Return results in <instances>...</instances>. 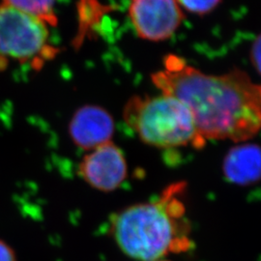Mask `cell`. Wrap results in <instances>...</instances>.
Returning a JSON list of instances; mask_svg holds the SVG:
<instances>
[{
  "mask_svg": "<svg viewBox=\"0 0 261 261\" xmlns=\"http://www.w3.org/2000/svg\"><path fill=\"white\" fill-rule=\"evenodd\" d=\"M226 180L249 186L261 180V147L254 143L237 145L228 151L223 163Z\"/></svg>",
  "mask_w": 261,
  "mask_h": 261,
  "instance_id": "cell-8",
  "label": "cell"
},
{
  "mask_svg": "<svg viewBox=\"0 0 261 261\" xmlns=\"http://www.w3.org/2000/svg\"><path fill=\"white\" fill-rule=\"evenodd\" d=\"M251 58L252 64L261 75V34L252 44Z\"/></svg>",
  "mask_w": 261,
  "mask_h": 261,
  "instance_id": "cell-11",
  "label": "cell"
},
{
  "mask_svg": "<svg viewBox=\"0 0 261 261\" xmlns=\"http://www.w3.org/2000/svg\"><path fill=\"white\" fill-rule=\"evenodd\" d=\"M180 4L188 10L196 14L203 15L214 9L221 0H178Z\"/></svg>",
  "mask_w": 261,
  "mask_h": 261,
  "instance_id": "cell-10",
  "label": "cell"
},
{
  "mask_svg": "<svg viewBox=\"0 0 261 261\" xmlns=\"http://www.w3.org/2000/svg\"><path fill=\"white\" fill-rule=\"evenodd\" d=\"M2 3L30 15L46 24L56 25V0H2Z\"/></svg>",
  "mask_w": 261,
  "mask_h": 261,
  "instance_id": "cell-9",
  "label": "cell"
},
{
  "mask_svg": "<svg viewBox=\"0 0 261 261\" xmlns=\"http://www.w3.org/2000/svg\"><path fill=\"white\" fill-rule=\"evenodd\" d=\"M113 132L112 115L103 108L94 105L79 109L69 124V134L75 145L89 151L111 142Z\"/></svg>",
  "mask_w": 261,
  "mask_h": 261,
  "instance_id": "cell-7",
  "label": "cell"
},
{
  "mask_svg": "<svg viewBox=\"0 0 261 261\" xmlns=\"http://www.w3.org/2000/svg\"><path fill=\"white\" fill-rule=\"evenodd\" d=\"M186 183L167 187L155 201L129 206L112 216L111 233L122 252L132 258L156 261L189 251L193 241L186 218Z\"/></svg>",
  "mask_w": 261,
  "mask_h": 261,
  "instance_id": "cell-2",
  "label": "cell"
},
{
  "mask_svg": "<svg viewBox=\"0 0 261 261\" xmlns=\"http://www.w3.org/2000/svg\"><path fill=\"white\" fill-rule=\"evenodd\" d=\"M164 66L152 75L153 83L186 105L204 140L243 141L261 130V84L245 72L205 75L173 55L165 58Z\"/></svg>",
  "mask_w": 261,
  "mask_h": 261,
  "instance_id": "cell-1",
  "label": "cell"
},
{
  "mask_svg": "<svg viewBox=\"0 0 261 261\" xmlns=\"http://www.w3.org/2000/svg\"><path fill=\"white\" fill-rule=\"evenodd\" d=\"M127 172L125 157L112 141L91 150L79 166L81 177L102 192H112L121 186Z\"/></svg>",
  "mask_w": 261,
  "mask_h": 261,
  "instance_id": "cell-6",
  "label": "cell"
},
{
  "mask_svg": "<svg viewBox=\"0 0 261 261\" xmlns=\"http://www.w3.org/2000/svg\"><path fill=\"white\" fill-rule=\"evenodd\" d=\"M129 15L137 34L154 42L170 37L183 19L177 0H130Z\"/></svg>",
  "mask_w": 261,
  "mask_h": 261,
  "instance_id": "cell-5",
  "label": "cell"
},
{
  "mask_svg": "<svg viewBox=\"0 0 261 261\" xmlns=\"http://www.w3.org/2000/svg\"><path fill=\"white\" fill-rule=\"evenodd\" d=\"M124 119L140 140L158 148L200 149L205 145L189 108L168 95L133 97L125 107Z\"/></svg>",
  "mask_w": 261,
  "mask_h": 261,
  "instance_id": "cell-3",
  "label": "cell"
},
{
  "mask_svg": "<svg viewBox=\"0 0 261 261\" xmlns=\"http://www.w3.org/2000/svg\"><path fill=\"white\" fill-rule=\"evenodd\" d=\"M156 261H167V260H156Z\"/></svg>",
  "mask_w": 261,
  "mask_h": 261,
  "instance_id": "cell-13",
  "label": "cell"
},
{
  "mask_svg": "<svg viewBox=\"0 0 261 261\" xmlns=\"http://www.w3.org/2000/svg\"><path fill=\"white\" fill-rule=\"evenodd\" d=\"M47 24L19 10L0 4V70L8 60L43 64L57 49L48 45Z\"/></svg>",
  "mask_w": 261,
  "mask_h": 261,
  "instance_id": "cell-4",
  "label": "cell"
},
{
  "mask_svg": "<svg viewBox=\"0 0 261 261\" xmlns=\"http://www.w3.org/2000/svg\"><path fill=\"white\" fill-rule=\"evenodd\" d=\"M0 261H17V256L13 249L2 240H0Z\"/></svg>",
  "mask_w": 261,
  "mask_h": 261,
  "instance_id": "cell-12",
  "label": "cell"
}]
</instances>
